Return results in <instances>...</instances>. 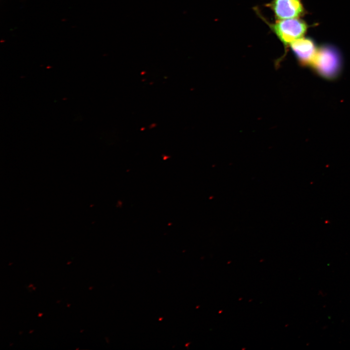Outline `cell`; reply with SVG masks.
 Returning a JSON list of instances; mask_svg holds the SVG:
<instances>
[{
    "label": "cell",
    "instance_id": "6da1fadb",
    "mask_svg": "<svg viewBox=\"0 0 350 350\" xmlns=\"http://www.w3.org/2000/svg\"><path fill=\"white\" fill-rule=\"evenodd\" d=\"M321 77L331 80L337 78L341 73L342 60L339 51L330 45L318 48L311 66Z\"/></svg>",
    "mask_w": 350,
    "mask_h": 350
},
{
    "label": "cell",
    "instance_id": "7a4b0ae2",
    "mask_svg": "<svg viewBox=\"0 0 350 350\" xmlns=\"http://www.w3.org/2000/svg\"><path fill=\"white\" fill-rule=\"evenodd\" d=\"M266 22L285 47L303 37L308 28L306 23L298 18L277 19L274 23Z\"/></svg>",
    "mask_w": 350,
    "mask_h": 350
},
{
    "label": "cell",
    "instance_id": "3957f363",
    "mask_svg": "<svg viewBox=\"0 0 350 350\" xmlns=\"http://www.w3.org/2000/svg\"><path fill=\"white\" fill-rule=\"evenodd\" d=\"M267 6L277 19L299 18L304 13L300 0H272Z\"/></svg>",
    "mask_w": 350,
    "mask_h": 350
},
{
    "label": "cell",
    "instance_id": "277c9868",
    "mask_svg": "<svg viewBox=\"0 0 350 350\" xmlns=\"http://www.w3.org/2000/svg\"><path fill=\"white\" fill-rule=\"evenodd\" d=\"M289 46L301 65L311 66L318 50L312 39L302 37L291 43Z\"/></svg>",
    "mask_w": 350,
    "mask_h": 350
},
{
    "label": "cell",
    "instance_id": "5b68a950",
    "mask_svg": "<svg viewBox=\"0 0 350 350\" xmlns=\"http://www.w3.org/2000/svg\"><path fill=\"white\" fill-rule=\"evenodd\" d=\"M43 315L42 313H39L38 316L41 317Z\"/></svg>",
    "mask_w": 350,
    "mask_h": 350
}]
</instances>
